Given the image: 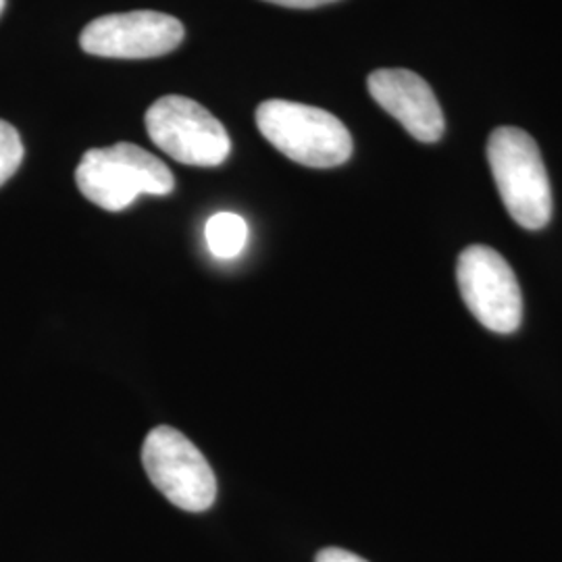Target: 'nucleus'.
<instances>
[{"label":"nucleus","instance_id":"f257e3e1","mask_svg":"<svg viewBox=\"0 0 562 562\" xmlns=\"http://www.w3.org/2000/svg\"><path fill=\"white\" fill-rule=\"evenodd\" d=\"M81 194L104 211L120 213L142 194L167 196L176 190L169 167L136 144L92 148L76 169Z\"/></svg>","mask_w":562,"mask_h":562},{"label":"nucleus","instance_id":"f03ea898","mask_svg":"<svg viewBox=\"0 0 562 562\" xmlns=\"http://www.w3.org/2000/svg\"><path fill=\"white\" fill-rule=\"evenodd\" d=\"M257 127L281 155L304 167L331 169L352 157V136L336 115L301 102L265 101Z\"/></svg>","mask_w":562,"mask_h":562},{"label":"nucleus","instance_id":"7ed1b4c3","mask_svg":"<svg viewBox=\"0 0 562 562\" xmlns=\"http://www.w3.org/2000/svg\"><path fill=\"white\" fill-rule=\"evenodd\" d=\"M487 161L508 215L525 229L552 217V190L538 142L519 127H498L487 140Z\"/></svg>","mask_w":562,"mask_h":562},{"label":"nucleus","instance_id":"20e7f679","mask_svg":"<svg viewBox=\"0 0 562 562\" xmlns=\"http://www.w3.org/2000/svg\"><path fill=\"white\" fill-rule=\"evenodd\" d=\"M142 464L162 496L188 513H204L217 498V477L201 450L181 431L159 425L142 446Z\"/></svg>","mask_w":562,"mask_h":562},{"label":"nucleus","instance_id":"39448f33","mask_svg":"<svg viewBox=\"0 0 562 562\" xmlns=\"http://www.w3.org/2000/svg\"><path fill=\"white\" fill-rule=\"evenodd\" d=\"M146 132L171 159L190 167H220L232 140L222 121L192 99L169 94L146 111Z\"/></svg>","mask_w":562,"mask_h":562},{"label":"nucleus","instance_id":"423d86ee","mask_svg":"<svg viewBox=\"0 0 562 562\" xmlns=\"http://www.w3.org/2000/svg\"><path fill=\"white\" fill-rule=\"evenodd\" d=\"M462 301L485 329L513 334L522 322L521 288L513 267L490 246L464 248L457 265Z\"/></svg>","mask_w":562,"mask_h":562},{"label":"nucleus","instance_id":"0eeeda50","mask_svg":"<svg viewBox=\"0 0 562 562\" xmlns=\"http://www.w3.org/2000/svg\"><path fill=\"white\" fill-rule=\"evenodd\" d=\"M181 21L157 11H132L102 15L88 23L80 46L106 59H155L176 50L183 41Z\"/></svg>","mask_w":562,"mask_h":562},{"label":"nucleus","instance_id":"6e6552de","mask_svg":"<svg viewBox=\"0 0 562 562\" xmlns=\"http://www.w3.org/2000/svg\"><path fill=\"white\" fill-rule=\"evenodd\" d=\"M373 101L415 140L434 144L443 136V113L431 86L408 69H378L367 80Z\"/></svg>","mask_w":562,"mask_h":562},{"label":"nucleus","instance_id":"1a4fd4ad","mask_svg":"<svg viewBox=\"0 0 562 562\" xmlns=\"http://www.w3.org/2000/svg\"><path fill=\"white\" fill-rule=\"evenodd\" d=\"M206 246L217 259H236L248 240V225L236 213H217L204 227Z\"/></svg>","mask_w":562,"mask_h":562},{"label":"nucleus","instance_id":"9d476101","mask_svg":"<svg viewBox=\"0 0 562 562\" xmlns=\"http://www.w3.org/2000/svg\"><path fill=\"white\" fill-rule=\"evenodd\" d=\"M25 157V148L20 132L9 123L0 120V186L11 180Z\"/></svg>","mask_w":562,"mask_h":562},{"label":"nucleus","instance_id":"9b49d317","mask_svg":"<svg viewBox=\"0 0 562 562\" xmlns=\"http://www.w3.org/2000/svg\"><path fill=\"white\" fill-rule=\"evenodd\" d=\"M315 562H367L355 552L341 550V548H323L322 552L317 554Z\"/></svg>","mask_w":562,"mask_h":562},{"label":"nucleus","instance_id":"f8f14e48","mask_svg":"<svg viewBox=\"0 0 562 562\" xmlns=\"http://www.w3.org/2000/svg\"><path fill=\"white\" fill-rule=\"evenodd\" d=\"M271 4H280V7H288V9H317L323 4H331L338 0H265Z\"/></svg>","mask_w":562,"mask_h":562},{"label":"nucleus","instance_id":"ddd939ff","mask_svg":"<svg viewBox=\"0 0 562 562\" xmlns=\"http://www.w3.org/2000/svg\"><path fill=\"white\" fill-rule=\"evenodd\" d=\"M4 2H7V0H0V13H2V9H4Z\"/></svg>","mask_w":562,"mask_h":562}]
</instances>
